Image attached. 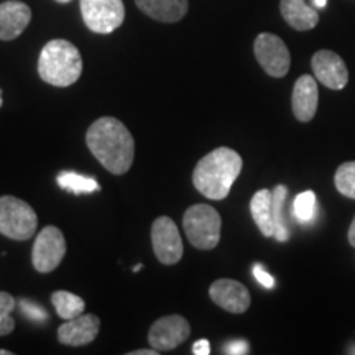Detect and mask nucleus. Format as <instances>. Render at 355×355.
Masks as SVG:
<instances>
[{
    "label": "nucleus",
    "mask_w": 355,
    "mask_h": 355,
    "mask_svg": "<svg viewBox=\"0 0 355 355\" xmlns=\"http://www.w3.org/2000/svg\"><path fill=\"white\" fill-rule=\"evenodd\" d=\"M86 144L97 162L112 175L130 170L135 155V140L128 128L114 117H101L89 127Z\"/></svg>",
    "instance_id": "obj_1"
},
{
    "label": "nucleus",
    "mask_w": 355,
    "mask_h": 355,
    "mask_svg": "<svg viewBox=\"0 0 355 355\" xmlns=\"http://www.w3.org/2000/svg\"><path fill=\"white\" fill-rule=\"evenodd\" d=\"M242 157L235 150L220 146L207 153L194 168L193 184L202 196L212 201H222L242 171Z\"/></svg>",
    "instance_id": "obj_2"
},
{
    "label": "nucleus",
    "mask_w": 355,
    "mask_h": 355,
    "mask_svg": "<svg viewBox=\"0 0 355 355\" xmlns=\"http://www.w3.org/2000/svg\"><path fill=\"white\" fill-rule=\"evenodd\" d=\"M81 53L68 40H51L43 46L38 60V74L44 83L68 87L81 78Z\"/></svg>",
    "instance_id": "obj_3"
},
{
    "label": "nucleus",
    "mask_w": 355,
    "mask_h": 355,
    "mask_svg": "<svg viewBox=\"0 0 355 355\" xmlns=\"http://www.w3.org/2000/svg\"><path fill=\"white\" fill-rule=\"evenodd\" d=\"M183 227L191 245L212 250L220 241L222 219L209 204H194L183 216Z\"/></svg>",
    "instance_id": "obj_4"
},
{
    "label": "nucleus",
    "mask_w": 355,
    "mask_h": 355,
    "mask_svg": "<svg viewBox=\"0 0 355 355\" xmlns=\"http://www.w3.org/2000/svg\"><path fill=\"white\" fill-rule=\"evenodd\" d=\"M37 225V214L28 202L13 196L0 198V234L12 241H28Z\"/></svg>",
    "instance_id": "obj_5"
},
{
    "label": "nucleus",
    "mask_w": 355,
    "mask_h": 355,
    "mask_svg": "<svg viewBox=\"0 0 355 355\" xmlns=\"http://www.w3.org/2000/svg\"><path fill=\"white\" fill-rule=\"evenodd\" d=\"M81 15L91 32L107 35L123 24L125 7L122 0H81Z\"/></svg>",
    "instance_id": "obj_6"
},
{
    "label": "nucleus",
    "mask_w": 355,
    "mask_h": 355,
    "mask_svg": "<svg viewBox=\"0 0 355 355\" xmlns=\"http://www.w3.org/2000/svg\"><path fill=\"white\" fill-rule=\"evenodd\" d=\"M66 255L64 235L55 225L40 230L33 243L32 263L40 273H51L63 261Z\"/></svg>",
    "instance_id": "obj_7"
},
{
    "label": "nucleus",
    "mask_w": 355,
    "mask_h": 355,
    "mask_svg": "<svg viewBox=\"0 0 355 355\" xmlns=\"http://www.w3.org/2000/svg\"><path fill=\"white\" fill-rule=\"evenodd\" d=\"M259 64L272 78L286 76L291 66L290 50L282 38L273 33H260L254 43Z\"/></svg>",
    "instance_id": "obj_8"
},
{
    "label": "nucleus",
    "mask_w": 355,
    "mask_h": 355,
    "mask_svg": "<svg viewBox=\"0 0 355 355\" xmlns=\"http://www.w3.org/2000/svg\"><path fill=\"white\" fill-rule=\"evenodd\" d=\"M152 243L157 259L163 265H175L183 257L180 229L171 217L162 216L152 225Z\"/></svg>",
    "instance_id": "obj_9"
},
{
    "label": "nucleus",
    "mask_w": 355,
    "mask_h": 355,
    "mask_svg": "<svg viewBox=\"0 0 355 355\" xmlns=\"http://www.w3.org/2000/svg\"><path fill=\"white\" fill-rule=\"evenodd\" d=\"M191 336V326L183 316L171 314V316L159 318L152 324L148 332V343L158 352H166L180 347Z\"/></svg>",
    "instance_id": "obj_10"
},
{
    "label": "nucleus",
    "mask_w": 355,
    "mask_h": 355,
    "mask_svg": "<svg viewBox=\"0 0 355 355\" xmlns=\"http://www.w3.org/2000/svg\"><path fill=\"white\" fill-rule=\"evenodd\" d=\"M314 76L321 84L332 91H340L347 86L349 83V71L344 60L334 51L321 50L311 60Z\"/></svg>",
    "instance_id": "obj_11"
},
{
    "label": "nucleus",
    "mask_w": 355,
    "mask_h": 355,
    "mask_svg": "<svg viewBox=\"0 0 355 355\" xmlns=\"http://www.w3.org/2000/svg\"><path fill=\"white\" fill-rule=\"evenodd\" d=\"M209 296L217 306L234 314H242L250 308V293L241 282L222 278L216 279L209 288Z\"/></svg>",
    "instance_id": "obj_12"
},
{
    "label": "nucleus",
    "mask_w": 355,
    "mask_h": 355,
    "mask_svg": "<svg viewBox=\"0 0 355 355\" xmlns=\"http://www.w3.org/2000/svg\"><path fill=\"white\" fill-rule=\"evenodd\" d=\"M99 329L101 321L96 314H81L58 327V340L71 347H81L91 344L99 334Z\"/></svg>",
    "instance_id": "obj_13"
},
{
    "label": "nucleus",
    "mask_w": 355,
    "mask_h": 355,
    "mask_svg": "<svg viewBox=\"0 0 355 355\" xmlns=\"http://www.w3.org/2000/svg\"><path fill=\"white\" fill-rule=\"evenodd\" d=\"M32 20L30 7L19 0L0 3V40L10 42L20 37Z\"/></svg>",
    "instance_id": "obj_14"
},
{
    "label": "nucleus",
    "mask_w": 355,
    "mask_h": 355,
    "mask_svg": "<svg viewBox=\"0 0 355 355\" xmlns=\"http://www.w3.org/2000/svg\"><path fill=\"white\" fill-rule=\"evenodd\" d=\"M318 83L314 81L313 76L304 74V76H301L298 81L295 83V87H293V114H295V117L298 119L300 122L313 121L318 110Z\"/></svg>",
    "instance_id": "obj_15"
},
{
    "label": "nucleus",
    "mask_w": 355,
    "mask_h": 355,
    "mask_svg": "<svg viewBox=\"0 0 355 355\" xmlns=\"http://www.w3.org/2000/svg\"><path fill=\"white\" fill-rule=\"evenodd\" d=\"M140 8L150 19L163 21V24H175L188 13V0H135Z\"/></svg>",
    "instance_id": "obj_16"
},
{
    "label": "nucleus",
    "mask_w": 355,
    "mask_h": 355,
    "mask_svg": "<svg viewBox=\"0 0 355 355\" xmlns=\"http://www.w3.org/2000/svg\"><path fill=\"white\" fill-rule=\"evenodd\" d=\"M279 10L286 24L298 32H308L319 24V13L304 0H282Z\"/></svg>",
    "instance_id": "obj_17"
},
{
    "label": "nucleus",
    "mask_w": 355,
    "mask_h": 355,
    "mask_svg": "<svg viewBox=\"0 0 355 355\" xmlns=\"http://www.w3.org/2000/svg\"><path fill=\"white\" fill-rule=\"evenodd\" d=\"M250 212L260 232L263 234L265 237H273L275 224L272 214V191H257L250 201Z\"/></svg>",
    "instance_id": "obj_18"
},
{
    "label": "nucleus",
    "mask_w": 355,
    "mask_h": 355,
    "mask_svg": "<svg viewBox=\"0 0 355 355\" xmlns=\"http://www.w3.org/2000/svg\"><path fill=\"white\" fill-rule=\"evenodd\" d=\"M286 198H288V188L283 184L275 186L272 189V214H273V224H275V234L273 237L278 242H286L290 239V230H288L286 224Z\"/></svg>",
    "instance_id": "obj_19"
},
{
    "label": "nucleus",
    "mask_w": 355,
    "mask_h": 355,
    "mask_svg": "<svg viewBox=\"0 0 355 355\" xmlns=\"http://www.w3.org/2000/svg\"><path fill=\"white\" fill-rule=\"evenodd\" d=\"M51 303L55 306L58 316L64 321L81 316L86 309V303L78 295H73L69 291H55L51 295Z\"/></svg>",
    "instance_id": "obj_20"
},
{
    "label": "nucleus",
    "mask_w": 355,
    "mask_h": 355,
    "mask_svg": "<svg viewBox=\"0 0 355 355\" xmlns=\"http://www.w3.org/2000/svg\"><path fill=\"white\" fill-rule=\"evenodd\" d=\"M58 184L73 194H91L101 189V184L94 178L78 175L74 171H63L58 175Z\"/></svg>",
    "instance_id": "obj_21"
},
{
    "label": "nucleus",
    "mask_w": 355,
    "mask_h": 355,
    "mask_svg": "<svg viewBox=\"0 0 355 355\" xmlns=\"http://www.w3.org/2000/svg\"><path fill=\"white\" fill-rule=\"evenodd\" d=\"M318 199L314 191H304L296 196L295 204H293V212L300 222H311L316 216Z\"/></svg>",
    "instance_id": "obj_22"
},
{
    "label": "nucleus",
    "mask_w": 355,
    "mask_h": 355,
    "mask_svg": "<svg viewBox=\"0 0 355 355\" xmlns=\"http://www.w3.org/2000/svg\"><path fill=\"white\" fill-rule=\"evenodd\" d=\"M336 188L345 198L355 199V162L340 165L336 171Z\"/></svg>",
    "instance_id": "obj_23"
},
{
    "label": "nucleus",
    "mask_w": 355,
    "mask_h": 355,
    "mask_svg": "<svg viewBox=\"0 0 355 355\" xmlns=\"http://www.w3.org/2000/svg\"><path fill=\"white\" fill-rule=\"evenodd\" d=\"M15 300L10 293L0 291V337L12 334L15 329V321L12 318V311L15 309Z\"/></svg>",
    "instance_id": "obj_24"
},
{
    "label": "nucleus",
    "mask_w": 355,
    "mask_h": 355,
    "mask_svg": "<svg viewBox=\"0 0 355 355\" xmlns=\"http://www.w3.org/2000/svg\"><path fill=\"white\" fill-rule=\"evenodd\" d=\"M19 308H20L21 313H24V316L28 318L30 321L44 322V321H48V319H50L46 311H44L38 303H35V301L20 300L19 301Z\"/></svg>",
    "instance_id": "obj_25"
},
{
    "label": "nucleus",
    "mask_w": 355,
    "mask_h": 355,
    "mask_svg": "<svg viewBox=\"0 0 355 355\" xmlns=\"http://www.w3.org/2000/svg\"><path fill=\"white\" fill-rule=\"evenodd\" d=\"M254 277L257 278V282H259L261 286L268 288V290H272L275 286V278L268 272H265V268L261 265L254 266Z\"/></svg>",
    "instance_id": "obj_26"
},
{
    "label": "nucleus",
    "mask_w": 355,
    "mask_h": 355,
    "mask_svg": "<svg viewBox=\"0 0 355 355\" xmlns=\"http://www.w3.org/2000/svg\"><path fill=\"white\" fill-rule=\"evenodd\" d=\"M225 354H232V355L248 354V343H245V340H232V343L225 345Z\"/></svg>",
    "instance_id": "obj_27"
},
{
    "label": "nucleus",
    "mask_w": 355,
    "mask_h": 355,
    "mask_svg": "<svg viewBox=\"0 0 355 355\" xmlns=\"http://www.w3.org/2000/svg\"><path fill=\"white\" fill-rule=\"evenodd\" d=\"M193 354L194 355H209L211 354V344L209 340L201 339L193 345Z\"/></svg>",
    "instance_id": "obj_28"
},
{
    "label": "nucleus",
    "mask_w": 355,
    "mask_h": 355,
    "mask_svg": "<svg viewBox=\"0 0 355 355\" xmlns=\"http://www.w3.org/2000/svg\"><path fill=\"white\" fill-rule=\"evenodd\" d=\"M349 243L352 247H355V217H354L352 224H350V227H349Z\"/></svg>",
    "instance_id": "obj_29"
},
{
    "label": "nucleus",
    "mask_w": 355,
    "mask_h": 355,
    "mask_svg": "<svg viewBox=\"0 0 355 355\" xmlns=\"http://www.w3.org/2000/svg\"><path fill=\"white\" fill-rule=\"evenodd\" d=\"M159 352L157 349H148V350H135V352H130V355H158Z\"/></svg>",
    "instance_id": "obj_30"
},
{
    "label": "nucleus",
    "mask_w": 355,
    "mask_h": 355,
    "mask_svg": "<svg viewBox=\"0 0 355 355\" xmlns=\"http://www.w3.org/2000/svg\"><path fill=\"white\" fill-rule=\"evenodd\" d=\"M326 3H327V0H314V6H316L318 8H324L326 7Z\"/></svg>",
    "instance_id": "obj_31"
},
{
    "label": "nucleus",
    "mask_w": 355,
    "mask_h": 355,
    "mask_svg": "<svg viewBox=\"0 0 355 355\" xmlns=\"http://www.w3.org/2000/svg\"><path fill=\"white\" fill-rule=\"evenodd\" d=\"M0 355H12V352H8L6 349H0Z\"/></svg>",
    "instance_id": "obj_32"
},
{
    "label": "nucleus",
    "mask_w": 355,
    "mask_h": 355,
    "mask_svg": "<svg viewBox=\"0 0 355 355\" xmlns=\"http://www.w3.org/2000/svg\"><path fill=\"white\" fill-rule=\"evenodd\" d=\"M141 270V265H135V268H133V272H140Z\"/></svg>",
    "instance_id": "obj_33"
},
{
    "label": "nucleus",
    "mask_w": 355,
    "mask_h": 355,
    "mask_svg": "<svg viewBox=\"0 0 355 355\" xmlns=\"http://www.w3.org/2000/svg\"><path fill=\"white\" fill-rule=\"evenodd\" d=\"M56 2H60V3H69L71 0H56Z\"/></svg>",
    "instance_id": "obj_34"
},
{
    "label": "nucleus",
    "mask_w": 355,
    "mask_h": 355,
    "mask_svg": "<svg viewBox=\"0 0 355 355\" xmlns=\"http://www.w3.org/2000/svg\"><path fill=\"white\" fill-rule=\"evenodd\" d=\"M2 102H3L2 101V91H0V107H2Z\"/></svg>",
    "instance_id": "obj_35"
}]
</instances>
